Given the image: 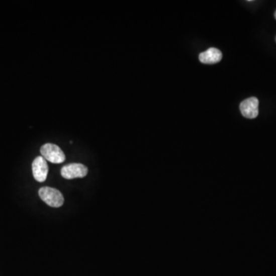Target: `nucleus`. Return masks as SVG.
I'll use <instances>...</instances> for the list:
<instances>
[{
  "label": "nucleus",
  "mask_w": 276,
  "mask_h": 276,
  "mask_svg": "<svg viewBox=\"0 0 276 276\" xmlns=\"http://www.w3.org/2000/svg\"><path fill=\"white\" fill-rule=\"evenodd\" d=\"M41 153L47 161L52 163H63L65 160L64 152L56 144H45L41 147Z\"/></svg>",
  "instance_id": "obj_2"
},
{
  "label": "nucleus",
  "mask_w": 276,
  "mask_h": 276,
  "mask_svg": "<svg viewBox=\"0 0 276 276\" xmlns=\"http://www.w3.org/2000/svg\"><path fill=\"white\" fill-rule=\"evenodd\" d=\"M242 116L249 119H254L258 115V100L257 98L251 97L245 99L239 106Z\"/></svg>",
  "instance_id": "obj_5"
},
{
  "label": "nucleus",
  "mask_w": 276,
  "mask_h": 276,
  "mask_svg": "<svg viewBox=\"0 0 276 276\" xmlns=\"http://www.w3.org/2000/svg\"><path fill=\"white\" fill-rule=\"evenodd\" d=\"M39 195L42 201L51 207L58 208L64 204V197L58 190L55 188L44 187L39 191Z\"/></svg>",
  "instance_id": "obj_1"
},
{
  "label": "nucleus",
  "mask_w": 276,
  "mask_h": 276,
  "mask_svg": "<svg viewBox=\"0 0 276 276\" xmlns=\"http://www.w3.org/2000/svg\"><path fill=\"white\" fill-rule=\"evenodd\" d=\"M223 58L222 52L216 48H210L206 52H202L199 55V59L203 64L213 65L220 62Z\"/></svg>",
  "instance_id": "obj_6"
},
{
  "label": "nucleus",
  "mask_w": 276,
  "mask_h": 276,
  "mask_svg": "<svg viewBox=\"0 0 276 276\" xmlns=\"http://www.w3.org/2000/svg\"><path fill=\"white\" fill-rule=\"evenodd\" d=\"M87 167L81 163H70L61 168V175L67 179L83 178L87 175Z\"/></svg>",
  "instance_id": "obj_3"
},
{
  "label": "nucleus",
  "mask_w": 276,
  "mask_h": 276,
  "mask_svg": "<svg viewBox=\"0 0 276 276\" xmlns=\"http://www.w3.org/2000/svg\"><path fill=\"white\" fill-rule=\"evenodd\" d=\"M274 18H275V20H276V11H275V13H274Z\"/></svg>",
  "instance_id": "obj_7"
},
{
  "label": "nucleus",
  "mask_w": 276,
  "mask_h": 276,
  "mask_svg": "<svg viewBox=\"0 0 276 276\" xmlns=\"http://www.w3.org/2000/svg\"><path fill=\"white\" fill-rule=\"evenodd\" d=\"M33 173L35 179L38 182H42L47 179L49 173V166L47 160L43 157H37L33 163Z\"/></svg>",
  "instance_id": "obj_4"
}]
</instances>
